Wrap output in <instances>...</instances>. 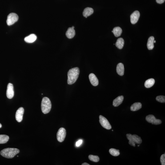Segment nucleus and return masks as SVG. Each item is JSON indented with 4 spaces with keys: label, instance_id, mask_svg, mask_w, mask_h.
I'll return each instance as SVG.
<instances>
[{
    "label": "nucleus",
    "instance_id": "b1692460",
    "mask_svg": "<svg viewBox=\"0 0 165 165\" xmlns=\"http://www.w3.org/2000/svg\"><path fill=\"white\" fill-rule=\"evenodd\" d=\"M119 150H116L114 148L110 149L109 150V152L111 155L114 156H118L120 154Z\"/></svg>",
    "mask_w": 165,
    "mask_h": 165
},
{
    "label": "nucleus",
    "instance_id": "f3484780",
    "mask_svg": "<svg viewBox=\"0 0 165 165\" xmlns=\"http://www.w3.org/2000/svg\"><path fill=\"white\" fill-rule=\"evenodd\" d=\"M154 38L153 37H150L148 39L147 43V47L149 50H152L154 48Z\"/></svg>",
    "mask_w": 165,
    "mask_h": 165
},
{
    "label": "nucleus",
    "instance_id": "7ed1b4c3",
    "mask_svg": "<svg viewBox=\"0 0 165 165\" xmlns=\"http://www.w3.org/2000/svg\"><path fill=\"white\" fill-rule=\"evenodd\" d=\"M41 110L45 114L50 112L51 108V104L50 99L46 97L42 98L41 105Z\"/></svg>",
    "mask_w": 165,
    "mask_h": 165
},
{
    "label": "nucleus",
    "instance_id": "2eb2a0df",
    "mask_svg": "<svg viewBox=\"0 0 165 165\" xmlns=\"http://www.w3.org/2000/svg\"><path fill=\"white\" fill-rule=\"evenodd\" d=\"M37 39V36L35 34H31L25 38L24 40L27 43H33L36 41Z\"/></svg>",
    "mask_w": 165,
    "mask_h": 165
},
{
    "label": "nucleus",
    "instance_id": "6ab92c4d",
    "mask_svg": "<svg viewBox=\"0 0 165 165\" xmlns=\"http://www.w3.org/2000/svg\"><path fill=\"white\" fill-rule=\"evenodd\" d=\"M94 12V10L92 8L90 7H87L84 10L83 12V15L86 18L87 17L91 15Z\"/></svg>",
    "mask_w": 165,
    "mask_h": 165
},
{
    "label": "nucleus",
    "instance_id": "39448f33",
    "mask_svg": "<svg viewBox=\"0 0 165 165\" xmlns=\"http://www.w3.org/2000/svg\"><path fill=\"white\" fill-rule=\"evenodd\" d=\"M18 17L15 13H11L8 16L6 23L8 26H10L14 24L18 21Z\"/></svg>",
    "mask_w": 165,
    "mask_h": 165
},
{
    "label": "nucleus",
    "instance_id": "c756f323",
    "mask_svg": "<svg viewBox=\"0 0 165 165\" xmlns=\"http://www.w3.org/2000/svg\"><path fill=\"white\" fill-rule=\"evenodd\" d=\"M82 165H90V164H88L86 163H82Z\"/></svg>",
    "mask_w": 165,
    "mask_h": 165
},
{
    "label": "nucleus",
    "instance_id": "2f4dec72",
    "mask_svg": "<svg viewBox=\"0 0 165 165\" xmlns=\"http://www.w3.org/2000/svg\"><path fill=\"white\" fill-rule=\"evenodd\" d=\"M72 28L74 29V26H73L72 27Z\"/></svg>",
    "mask_w": 165,
    "mask_h": 165
},
{
    "label": "nucleus",
    "instance_id": "4be33fe9",
    "mask_svg": "<svg viewBox=\"0 0 165 165\" xmlns=\"http://www.w3.org/2000/svg\"><path fill=\"white\" fill-rule=\"evenodd\" d=\"M155 81L153 78H150L147 80L145 83V86L147 88H149L154 85L155 83Z\"/></svg>",
    "mask_w": 165,
    "mask_h": 165
},
{
    "label": "nucleus",
    "instance_id": "7c9ffc66",
    "mask_svg": "<svg viewBox=\"0 0 165 165\" xmlns=\"http://www.w3.org/2000/svg\"><path fill=\"white\" fill-rule=\"evenodd\" d=\"M2 125H1V124L0 123V128L2 127Z\"/></svg>",
    "mask_w": 165,
    "mask_h": 165
},
{
    "label": "nucleus",
    "instance_id": "aec40b11",
    "mask_svg": "<svg viewBox=\"0 0 165 165\" xmlns=\"http://www.w3.org/2000/svg\"><path fill=\"white\" fill-rule=\"evenodd\" d=\"M124 43V40L123 38H118L117 40L115 45L118 49H121L123 48Z\"/></svg>",
    "mask_w": 165,
    "mask_h": 165
},
{
    "label": "nucleus",
    "instance_id": "20e7f679",
    "mask_svg": "<svg viewBox=\"0 0 165 165\" xmlns=\"http://www.w3.org/2000/svg\"><path fill=\"white\" fill-rule=\"evenodd\" d=\"M126 136L127 139L129 140V144L130 145L135 147L136 143L140 144L142 143V139L140 137L137 135L128 134Z\"/></svg>",
    "mask_w": 165,
    "mask_h": 165
},
{
    "label": "nucleus",
    "instance_id": "a878e982",
    "mask_svg": "<svg viewBox=\"0 0 165 165\" xmlns=\"http://www.w3.org/2000/svg\"><path fill=\"white\" fill-rule=\"evenodd\" d=\"M156 100L158 102H161V103H165V97L164 96H158L156 97Z\"/></svg>",
    "mask_w": 165,
    "mask_h": 165
},
{
    "label": "nucleus",
    "instance_id": "9d476101",
    "mask_svg": "<svg viewBox=\"0 0 165 165\" xmlns=\"http://www.w3.org/2000/svg\"><path fill=\"white\" fill-rule=\"evenodd\" d=\"M24 112L23 108L20 107L17 110L16 113L15 118L16 120L18 122H20L22 120L23 117Z\"/></svg>",
    "mask_w": 165,
    "mask_h": 165
},
{
    "label": "nucleus",
    "instance_id": "a211bd4d",
    "mask_svg": "<svg viewBox=\"0 0 165 165\" xmlns=\"http://www.w3.org/2000/svg\"><path fill=\"white\" fill-rule=\"evenodd\" d=\"M142 107V104L140 102H135L131 105L130 110L133 111H136L141 108Z\"/></svg>",
    "mask_w": 165,
    "mask_h": 165
},
{
    "label": "nucleus",
    "instance_id": "393cba45",
    "mask_svg": "<svg viewBox=\"0 0 165 165\" xmlns=\"http://www.w3.org/2000/svg\"><path fill=\"white\" fill-rule=\"evenodd\" d=\"M88 158L90 160L93 162H97L99 161V157L97 156L90 155L89 156Z\"/></svg>",
    "mask_w": 165,
    "mask_h": 165
},
{
    "label": "nucleus",
    "instance_id": "9b49d317",
    "mask_svg": "<svg viewBox=\"0 0 165 165\" xmlns=\"http://www.w3.org/2000/svg\"><path fill=\"white\" fill-rule=\"evenodd\" d=\"M140 16L139 12L136 10L132 13L130 16L131 22L133 24H135L138 22Z\"/></svg>",
    "mask_w": 165,
    "mask_h": 165
},
{
    "label": "nucleus",
    "instance_id": "72a5a7b5",
    "mask_svg": "<svg viewBox=\"0 0 165 165\" xmlns=\"http://www.w3.org/2000/svg\"><path fill=\"white\" fill-rule=\"evenodd\" d=\"M140 145H138V146H139Z\"/></svg>",
    "mask_w": 165,
    "mask_h": 165
},
{
    "label": "nucleus",
    "instance_id": "6e6552de",
    "mask_svg": "<svg viewBox=\"0 0 165 165\" xmlns=\"http://www.w3.org/2000/svg\"><path fill=\"white\" fill-rule=\"evenodd\" d=\"M146 120L149 123H151L153 124L158 125L162 123V121L160 119H156L154 116L149 115L146 117Z\"/></svg>",
    "mask_w": 165,
    "mask_h": 165
},
{
    "label": "nucleus",
    "instance_id": "f8f14e48",
    "mask_svg": "<svg viewBox=\"0 0 165 165\" xmlns=\"http://www.w3.org/2000/svg\"><path fill=\"white\" fill-rule=\"evenodd\" d=\"M89 79L90 83L92 85L94 86H96L98 84V81L97 78L94 74L91 73L89 75Z\"/></svg>",
    "mask_w": 165,
    "mask_h": 165
},
{
    "label": "nucleus",
    "instance_id": "1a4fd4ad",
    "mask_svg": "<svg viewBox=\"0 0 165 165\" xmlns=\"http://www.w3.org/2000/svg\"><path fill=\"white\" fill-rule=\"evenodd\" d=\"M14 87L12 84H8L6 90V95L8 98L11 99L14 96Z\"/></svg>",
    "mask_w": 165,
    "mask_h": 165
},
{
    "label": "nucleus",
    "instance_id": "5701e85b",
    "mask_svg": "<svg viewBox=\"0 0 165 165\" xmlns=\"http://www.w3.org/2000/svg\"><path fill=\"white\" fill-rule=\"evenodd\" d=\"M9 137L4 135H0V144H4L7 143L9 140Z\"/></svg>",
    "mask_w": 165,
    "mask_h": 165
},
{
    "label": "nucleus",
    "instance_id": "cd10ccee",
    "mask_svg": "<svg viewBox=\"0 0 165 165\" xmlns=\"http://www.w3.org/2000/svg\"><path fill=\"white\" fill-rule=\"evenodd\" d=\"M82 140L80 139L76 143V146L77 147H79L80 146L82 143Z\"/></svg>",
    "mask_w": 165,
    "mask_h": 165
},
{
    "label": "nucleus",
    "instance_id": "0eeeda50",
    "mask_svg": "<svg viewBox=\"0 0 165 165\" xmlns=\"http://www.w3.org/2000/svg\"><path fill=\"white\" fill-rule=\"evenodd\" d=\"M99 118L100 123L102 127L107 130L110 129L112 128L111 125L106 118L102 115H100Z\"/></svg>",
    "mask_w": 165,
    "mask_h": 165
},
{
    "label": "nucleus",
    "instance_id": "dca6fc26",
    "mask_svg": "<svg viewBox=\"0 0 165 165\" xmlns=\"http://www.w3.org/2000/svg\"><path fill=\"white\" fill-rule=\"evenodd\" d=\"M75 35V31L74 29L71 28H69L66 32V35L67 38L72 39L74 38Z\"/></svg>",
    "mask_w": 165,
    "mask_h": 165
},
{
    "label": "nucleus",
    "instance_id": "f03ea898",
    "mask_svg": "<svg viewBox=\"0 0 165 165\" xmlns=\"http://www.w3.org/2000/svg\"><path fill=\"white\" fill-rule=\"evenodd\" d=\"M19 150L17 149L7 148L2 150L1 151L0 154L4 157L12 158L19 153Z\"/></svg>",
    "mask_w": 165,
    "mask_h": 165
},
{
    "label": "nucleus",
    "instance_id": "bb28decb",
    "mask_svg": "<svg viewBox=\"0 0 165 165\" xmlns=\"http://www.w3.org/2000/svg\"><path fill=\"white\" fill-rule=\"evenodd\" d=\"M161 163L162 165H165V154H163L161 156L160 158Z\"/></svg>",
    "mask_w": 165,
    "mask_h": 165
},
{
    "label": "nucleus",
    "instance_id": "473e14b6",
    "mask_svg": "<svg viewBox=\"0 0 165 165\" xmlns=\"http://www.w3.org/2000/svg\"><path fill=\"white\" fill-rule=\"evenodd\" d=\"M156 42V41H154V43H155Z\"/></svg>",
    "mask_w": 165,
    "mask_h": 165
},
{
    "label": "nucleus",
    "instance_id": "c85d7f7f",
    "mask_svg": "<svg viewBox=\"0 0 165 165\" xmlns=\"http://www.w3.org/2000/svg\"><path fill=\"white\" fill-rule=\"evenodd\" d=\"M165 0H156V1L158 3L162 4L165 2Z\"/></svg>",
    "mask_w": 165,
    "mask_h": 165
},
{
    "label": "nucleus",
    "instance_id": "ddd939ff",
    "mask_svg": "<svg viewBox=\"0 0 165 165\" xmlns=\"http://www.w3.org/2000/svg\"><path fill=\"white\" fill-rule=\"evenodd\" d=\"M117 72L118 75L121 76H123L124 74V69L123 64L120 63L117 65Z\"/></svg>",
    "mask_w": 165,
    "mask_h": 165
},
{
    "label": "nucleus",
    "instance_id": "f257e3e1",
    "mask_svg": "<svg viewBox=\"0 0 165 165\" xmlns=\"http://www.w3.org/2000/svg\"><path fill=\"white\" fill-rule=\"evenodd\" d=\"M79 68L75 67L70 69L68 73L67 83L69 85L74 83L78 79L80 74Z\"/></svg>",
    "mask_w": 165,
    "mask_h": 165
},
{
    "label": "nucleus",
    "instance_id": "423d86ee",
    "mask_svg": "<svg viewBox=\"0 0 165 165\" xmlns=\"http://www.w3.org/2000/svg\"><path fill=\"white\" fill-rule=\"evenodd\" d=\"M66 131L64 128L62 127L58 130L57 134V140L60 142L63 141L66 138Z\"/></svg>",
    "mask_w": 165,
    "mask_h": 165
},
{
    "label": "nucleus",
    "instance_id": "4468645a",
    "mask_svg": "<svg viewBox=\"0 0 165 165\" xmlns=\"http://www.w3.org/2000/svg\"><path fill=\"white\" fill-rule=\"evenodd\" d=\"M124 99L123 96H120L115 98L113 102V105L115 107H118L122 103Z\"/></svg>",
    "mask_w": 165,
    "mask_h": 165
},
{
    "label": "nucleus",
    "instance_id": "412c9836",
    "mask_svg": "<svg viewBox=\"0 0 165 165\" xmlns=\"http://www.w3.org/2000/svg\"><path fill=\"white\" fill-rule=\"evenodd\" d=\"M116 37H118L121 35L122 32V29L119 27H117L114 28L112 31Z\"/></svg>",
    "mask_w": 165,
    "mask_h": 165
}]
</instances>
